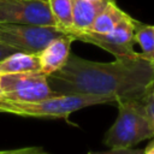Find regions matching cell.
<instances>
[{"instance_id": "obj_1", "label": "cell", "mask_w": 154, "mask_h": 154, "mask_svg": "<svg viewBox=\"0 0 154 154\" xmlns=\"http://www.w3.org/2000/svg\"><path fill=\"white\" fill-rule=\"evenodd\" d=\"M154 79L153 65L143 58H116L99 63L76 54L66 64L47 76L51 89L58 95H93L114 99L141 97Z\"/></svg>"}, {"instance_id": "obj_2", "label": "cell", "mask_w": 154, "mask_h": 154, "mask_svg": "<svg viewBox=\"0 0 154 154\" xmlns=\"http://www.w3.org/2000/svg\"><path fill=\"white\" fill-rule=\"evenodd\" d=\"M118 105V116L113 125L103 136V143L113 149L132 148L144 140L154 137L144 105L138 99H122Z\"/></svg>"}, {"instance_id": "obj_3", "label": "cell", "mask_w": 154, "mask_h": 154, "mask_svg": "<svg viewBox=\"0 0 154 154\" xmlns=\"http://www.w3.org/2000/svg\"><path fill=\"white\" fill-rule=\"evenodd\" d=\"M100 103H116V100L93 95H60L40 101H14L0 96V113L34 118L67 119L71 113L81 108Z\"/></svg>"}, {"instance_id": "obj_4", "label": "cell", "mask_w": 154, "mask_h": 154, "mask_svg": "<svg viewBox=\"0 0 154 154\" xmlns=\"http://www.w3.org/2000/svg\"><path fill=\"white\" fill-rule=\"evenodd\" d=\"M67 35H71L75 41L78 40L93 43L109 52L116 58L140 57V53L134 48V18L128 13L111 31L106 34H96L91 31H70Z\"/></svg>"}, {"instance_id": "obj_5", "label": "cell", "mask_w": 154, "mask_h": 154, "mask_svg": "<svg viewBox=\"0 0 154 154\" xmlns=\"http://www.w3.org/2000/svg\"><path fill=\"white\" fill-rule=\"evenodd\" d=\"M0 85L1 97L14 101H40L60 96L51 89L47 76L41 71L2 75Z\"/></svg>"}, {"instance_id": "obj_6", "label": "cell", "mask_w": 154, "mask_h": 154, "mask_svg": "<svg viewBox=\"0 0 154 154\" xmlns=\"http://www.w3.org/2000/svg\"><path fill=\"white\" fill-rule=\"evenodd\" d=\"M61 35L64 32L55 26L0 23V42L23 53H38Z\"/></svg>"}, {"instance_id": "obj_7", "label": "cell", "mask_w": 154, "mask_h": 154, "mask_svg": "<svg viewBox=\"0 0 154 154\" xmlns=\"http://www.w3.org/2000/svg\"><path fill=\"white\" fill-rule=\"evenodd\" d=\"M0 23L58 28L43 0H0Z\"/></svg>"}, {"instance_id": "obj_8", "label": "cell", "mask_w": 154, "mask_h": 154, "mask_svg": "<svg viewBox=\"0 0 154 154\" xmlns=\"http://www.w3.org/2000/svg\"><path fill=\"white\" fill-rule=\"evenodd\" d=\"M75 38L71 35L64 34L51 41L42 51L37 53L40 71L49 76L60 70L67 61L70 55V47Z\"/></svg>"}, {"instance_id": "obj_9", "label": "cell", "mask_w": 154, "mask_h": 154, "mask_svg": "<svg viewBox=\"0 0 154 154\" xmlns=\"http://www.w3.org/2000/svg\"><path fill=\"white\" fill-rule=\"evenodd\" d=\"M109 0L90 1V0H72V24L73 29L70 31H88ZM69 31V32H70Z\"/></svg>"}, {"instance_id": "obj_10", "label": "cell", "mask_w": 154, "mask_h": 154, "mask_svg": "<svg viewBox=\"0 0 154 154\" xmlns=\"http://www.w3.org/2000/svg\"><path fill=\"white\" fill-rule=\"evenodd\" d=\"M40 71L37 53L14 52L0 61V75Z\"/></svg>"}, {"instance_id": "obj_11", "label": "cell", "mask_w": 154, "mask_h": 154, "mask_svg": "<svg viewBox=\"0 0 154 154\" xmlns=\"http://www.w3.org/2000/svg\"><path fill=\"white\" fill-rule=\"evenodd\" d=\"M126 13L120 10L114 0H109L107 5L100 11V13L94 19L90 29L88 31L96 34H106L111 31L125 16Z\"/></svg>"}, {"instance_id": "obj_12", "label": "cell", "mask_w": 154, "mask_h": 154, "mask_svg": "<svg viewBox=\"0 0 154 154\" xmlns=\"http://www.w3.org/2000/svg\"><path fill=\"white\" fill-rule=\"evenodd\" d=\"M47 2L58 29L64 34L72 30V0H47Z\"/></svg>"}, {"instance_id": "obj_13", "label": "cell", "mask_w": 154, "mask_h": 154, "mask_svg": "<svg viewBox=\"0 0 154 154\" xmlns=\"http://www.w3.org/2000/svg\"><path fill=\"white\" fill-rule=\"evenodd\" d=\"M134 41L141 48L140 58L150 55L154 51V25L144 24L134 18Z\"/></svg>"}, {"instance_id": "obj_14", "label": "cell", "mask_w": 154, "mask_h": 154, "mask_svg": "<svg viewBox=\"0 0 154 154\" xmlns=\"http://www.w3.org/2000/svg\"><path fill=\"white\" fill-rule=\"evenodd\" d=\"M141 100H142V102L144 105V108H146V112H147V116H148V119H149L152 130L154 132V100L152 99V96L148 94L147 90L141 96Z\"/></svg>"}, {"instance_id": "obj_15", "label": "cell", "mask_w": 154, "mask_h": 154, "mask_svg": "<svg viewBox=\"0 0 154 154\" xmlns=\"http://www.w3.org/2000/svg\"><path fill=\"white\" fill-rule=\"evenodd\" d=\"M0 154H48L40 147H26L19 149H10V150H0Z\"/></svg>"}, {"instance_id": "obj_16", "label": "cell", "mask_w": 154, "mask_h": 154, "mask_svg": "<svg viewBox=\"0 0 154 154\" xmlns=\"http://www.w3.org/2000/svg\"><path fill=\"white\" fill-rule=\"evenodd\" d=\"M88 154H144L142 149H134V148H125V149H113L106 152H91Z\"/></svg>"}, {"instance_id": "obj_17", "label": "cell", "mask_w": 154, "mask_h": 154, "mask_svg": "<svg viewBox=\"0 0 154 154\" xmlns=\"http://www.w3.org/2000/svg\"><path fill=\"white\" fill-rule=\"evenodd\" d=\"M14 52H17L14 48H12V47H10V46H7V45L0 42V61H1L2 59H5L6 57L11 55V54L14 53Z\"/></svg>"}, {"instance_id": "obj_18", "label": "cell", "mask_w": 154, "mask_h": 154, "mask_svg": "<svg viewBox=\"0 0 154 154\" xmlns=\"http://www.w3.org/2000/svg\"><path fill=\"white\" fill-rule=\"evenodd\" d=\"M154 138V137H153ZM144 152V154H154V140H152L150 142H149V144L146 147V149L143 150Z\"/></svg>"}, {"instance_id": "obj_19", "label": "cell", "mask_w": 154, "mask_h": 154, "mask_svg": "<svg viewBox=\"0 0 154 154\" xmlns=\"http://www.w3.org/2000/svg\"><path fill=\"white\" fill-rule=\"evenodd\" d=\"M147 91H148V94L152 96V99L154 100V79L149 83V85L147 87Z\"/></svg>"}, {"instance_id": "obj_20", "label": "cell", "mask_w": 154, "mask_h": 154, "mask_svg": "<svg viewBox=\"0 0 154 154\" xmlns=\"http://www.w3.org/2000/svg\"><path fill=\"white\" fill-rule=\"evenodd\" d=\"M144 59H146V60H148V61H149V63H150V64L153 65V67H154V51H153V53H152L150 55L146 57Z\"/></svg>"}, {"instance_id": "obj_21", "label": "cell", "mask_w": 154, "mask_h": 154, "mask_svg": "<svg viewBox=\"0 0 154 154\" xmlns=\"http://www.w3.org/2000/svg\"><path fill=\"white\" fill-rule=\"evenodd\" d=\"M0 81H1V75H0ZM1 94H2V91H1V85H0V96H1Z\"/></svg>"}, {"instance_id": "obj_22", "label": "cell", "mask_w": 154, "mask_h": 154, "mask_svg": "<svg viewBox=\"0 0 154 154\" xmlns=\"http://www.w3.org/2000/svg\"><path fill=\"white\" fill-rule=\"evenodd\" d=\"M90 1H103V0H90Z\"/></svg>"}, {"instance_id": "obj_23", "label": "cell", "mask_w": 154, "mask_h": 154, "mask_svg": "<svg viewBox=\"0 0 154 154\" xmlns=\"http://www.w3.org/2000/svg\"><path fill=\"white\" fill-rule=\"evenodd\" d=\"M43 1H47V0H43Z\"/></svg>"}]
</instances>
